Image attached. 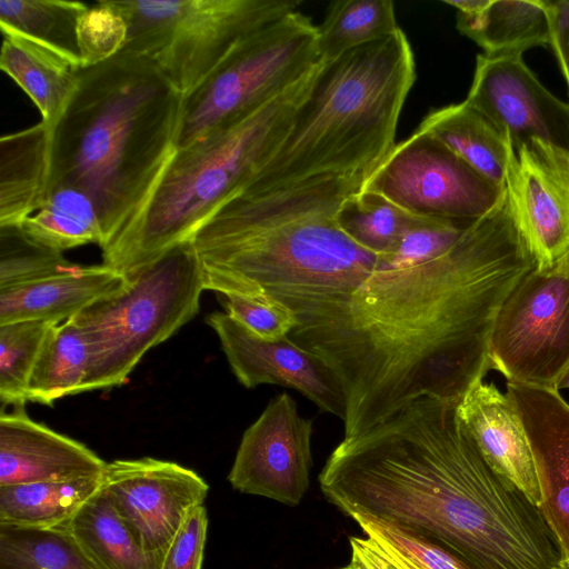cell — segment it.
<instances>
[{
    "label": "cell",
    "instance_id": "37",
    "mask_svg": "<svg viewBox=\"0 0 569 569\" xmlns=\"http://www.w3.org/2000/svg\"><path fill=\"white\" fill-rule=\"evenodd\" d=\"M129 27L113 0L89 6L78 26L81 68L100 64L124 50Z\"/></svg>",
    "mask_w": 569,
    "mask_h": 569
},
{
    "label": "cell",
    "instance_id": "3",
    "mask_svg": "<svg viewBox=\"0 0 569 569\" xmlns=\"http://www.w3.org/2000/svg\"><path fill=\"white\" fill-rule=\"evenodd\" d=\"M367 177H316L229 200L191 239L204 289L271 297L292 311L353 291L379 257L355 243L336 214Z\"/></svg>",
    "mask_w": 569,
    "mask_h": 569
},
{
    "label": "cell",
    "instance_id": "39",
    "mask_svg": "<svg viewBox=\"0 0 569 569\" xmlns=\"http://www.w3.org/2000/svg\"><path fill=\"white\" fill-rule=\"evenodd\" d=\"M208 529L207 509L194 508L168 547L158 569H202Z\"/></svg>",
    "mask_w": 569,
    "mask_h": 569
},
{
    "label": "cell",
    "instance_id": "23",
    "mask_svg": "<svg viewBox=\"0 0 569 569\" xmlns=\"http://www.w3.org/2000/svg\"><path fill=\"white\" fill-rule=\"evenodd\" d=\"M2 34L1 70L28 94L52 129L77 87L81 68L27 37Z\"/></svg>",
    "mask_w": 569,
    "mask_h": 569
},
{
    "label": "cell",
    "instance_id": "20",
    "mask_svg": "<svg viewBox=\"0 0 569 569\" xmlns=\"http://www.w3.org/2000/svg\"><path fill=\"white\" fill-rule=\"evenodd\" d=\"M129 279L106 264L80 266L0 290V325L26 320L63 322L121 290Z\"/></svg>",
    "mask_w": 569,
    "mask_h": 569
},
{
    "label": "cell",
    "instance_id": "42",
    "mask_svg": "<svg viewBox=\"0 0 569 569\" xmlns=\"http://www.w3.org/2000/svg\"><path fill=\"white\" fill-rule=\"evenodd\" d=\"M555 389H569V365L556 381Z\"/></svg>",
    "mask_w": 569,
    "mask_h": 569
},
{
    "label": "cell",
    "instance_id": "43",
    "mask_svg": "<svg viewBox=\"0 0 569 569\" xmlns=\"http://www.w3.org/2000/svg\"><path fill=\"white\" fill-rule=\"evenodd\" d=\"M552 569H569V557H562Z\"/></svg>",
    "mask_w": 569,
    "mask_h": 569
},
{
    "label": "cell",
    "instance_id": "19",
    "mask_svg": "<svg viewBox=\"0 0 569 569\" xmlns=\"http://www.w3.org/2000/svg\"><path fill=\"white\" fill-rule=\"evenodd\" d=\"M457 413L488 465L538 508L541 493L532 450L507 395L479 380L459 401Z\"/></svg>",
    "mask_w": 569,
    "mask_h": 569
},
{
    "label": "cell",
    "instance_id": "17",
    "mask_svg": "<svg viewBox=\"0 0 569 569\" xmlns=\"http://www.w3.org/2000/svg\"><path fill=\"white\" fill-rule=\"evenodd\" d=\"M506 387L532 450L538 509L562 557H569V403L555 388L508 381Z\"/></svg>",
    "mask_w": 569,
    "mask_h": 569
},
{
    "label": "cell",
    "instance_id": "33",
    "mask_svg": "<svg viewBox=\"0 0 569 569\" xmlns=\"http://www.w3.org/2000/svg\"><path fill=\"white\" fill-rule=\"evenodd\" d=\"M56 325L47 320L0 325V399L3 406H24L28 401L30 376Z\"/></svg>",
    "mask_w": 569,
    "mask_h": 569
},
{
    "label": "cell",
    "instance_id": "5",
    "mask_svg": "<svg viewBox=\"0 0 569 569\" xmlns=\"http://www.w3.org/2000/svg\"><path fill=\"white\" fill-rule=\"evenodd\" d=\"M415 80L413 51L400 28L321 61L286 137L239 194L322 176H369L396 146L400 112Z\"/></svg>",
    "mask_w": 569,
    "mask_h": 569
},
{
    "label": "cell",
    "instance_id": "7",
    "mask_svg": "<svg viewBox=\"0 0 569 569\" xmlns=\"http://www.w3.org/2000/svg\"><path fill=\"white\" fill-rule=\"evenodd\" d=\"M128 279L121 290L72 318L91 352L82 392L123 385L147 351L198 313L206 290L191 240L173 247Z\"/></svg>",
    "mask_w": 569,
    "mask_h": 569
},
{
    "label": "cell",
    "instance_id": "24",
    "mask_svg": "<svg viewBox=\"0 0 569 569\" xmlns=\"http://www.w3.org/2000/svg\"><path fill=\"white\" fill-rule=\"evenodd\" d=\"M418 129L441 141L492 184L505 188L510 143L466 100L430 111Z\"/></svg>",
    "mask_w": 569,
    "mask_h": 569
},
{
    "label": "cell",
    "instance_id": "10",
    "mask_svg": "<svg viewBox=\"0 0 569 569\" xmlns=\"http://www.w3.org/2000/svg\"><path fill=\"white\" fill-rule=\"evenodd\" d=\"M569 365V254L535 267L503 300L491 331L489 368L508 382L555 388Z\"/></svg>",
    "mask_w": 569,
    "mask_h": 569
},
{
    "label": "cell",
    "instance_id": "25",
    "mask_svg": "<svg viewBox=\"0 0 569 569\" xmlns=\"http://www.w3.org/2000/svg\"><path fill=\"white\" fill-rule=\"evenodd\" d=\"M101 488V476L0 487V526L54 529L67 525Z\"/></svg>",
    "mask_w": 569,
    "mask_h": 569
},
{
    "label": "cell",
    "instance_id": "11",
    "mask_svg": "<svg viewBox=\"0 0 569 569\" xmlns=\"http://www.w3.org/2000/svg\"><path fill=\"white\" fill-rule=\"evenodd\" d=\"M361 190L378 193L411 214L469 221L489 213L505 192L419 129L393 147Z\"/></svg>",
    "mask_w": 569,
    "mask_h": 569
},
{
    "label": "cell",
    "instance_id": "2",
    "mask_svg": "<svg viewBox=\"0 0 569 569\" xmlns=\"http://www.w3.org/2000/svg\"><path fill=\"white\" fill-rule=\"evenodd\" d=\"M459 402L420 398L342 441L320 475L326 499L453 552L473 569H552L562 558L539 509L485 460Z\"/></svg>",
    "mask_w": 569,
    "mask_h": 569
},
{
    "label": "cell",
    "instance_id": "8",
    "mask_svg": "<svg viewBox=\"0 0 569 569\" xmlns=\"http://www.w3.org/2000/svg\"><path fill=\"white\" fill-rule=\"evenodd\" d=\"M129 36L124 50L147 58L184 97L252 31L299 10L297 0H113Z\"/></svg>",
    "mask_w": 569,
    "mask_h": 569
},
{
    "label": "cell",
    "instance_id": "28",
    "mask_svg": "<svg viewBox=\"0 0 569 569\" xmlns=\"http://www.w3.org/2000/svg\"><path fill=\"white\" fill-rule=\"evenodd\" d=\"M90 357L89 342L72 318L56 325L33 367L27 400L52 406L61 398L82 392Z\"/></svg>",
    "mask_w": 569,
    "mask_h": 569
},
{
    "label": "cell",
    "instance_id": "18",
    "mask_svg": "<svg viewBox=\"0 0 569 569\" xmlns=\"http://www.w3.org/2000/svg\"><path fill=\"white\" fill-rule=\"evenodd\" d=\"M107 462L83 443L32 420L24 406L0 416V487L101 476Z\"/></svg>",
    "mask_w": 569,
    "mask_h": 569
},
{
    "label": "cell",
    "instance_id": "40",
    "mask_svg": "<svg viewBox=\"0 0 569 569\" xmlns=\"http://www.w3.org/2000/svg\"><path fill=\"white\" fill-rule=\"evenodd\" d=\"M552 48L569 88V0H547Z\"/></svg>",
    "mask_w": 569,
    "mask_h": 569
},
{
    "label": "cell",
    "instance_id": "22",
    "mask_svg": "<svg viewBox=\"0 0 569 569\" xmlns=\"http://www.w3.org/2000/svg\"><path fill=\"white\" fill-rule=\"evenodd\" d=\"M52 129L42 120L0 139V227L20 226L43 203Z\"/></svg>",
    "mask_w": 569,
    "mask_h": 569
},
{
    "label": "cell",
    "instance_id": "34",
    "mask_svg": "<svg viewBox=\"0 0 569 569\" xmlns=\"http://www.w3.org/2000/svg\"><path fill=\"white\" fill-rule=\"evenodd\" d=\"M77 264L31 240L20 226L0 227V290L31 283Z\"/></svg>",
    "mask_w": 569,
    "mask_h": 569
},
{
    "label": "cell",
    "instance_id": "30",
    "mask_svg": "<svg viewBox=\"0 0 569 569\" xmlns=\"http://www.w3.org/2000/svg\"><path fill=\"white\" fill-rule=\"evenodd\" d=\"M399 29L391 0H338L331 2L317 26L320 60L327 62Z\"/></svg>",
    "mask_w": 569,
    "mask_h": 569
},
{
    "label": "cell",
    "instance_id": "27",
    "mask_svg": "<svg viewBox=\"0 0 569 569\" xmlns=\"http://www.w3.org/2000/svg\"><path fill=\"white\" fill-rule=\"evenodd\" d=\"M66 528L102 569H156L101 488Z\"/></svg>",
    "mask_w": 569,
    "mask_h": 569
},
{
    "label": "cell",
    "instance_id": "35",
    "mask_svg": "<svg viewBox=\"0 0 569 569\" xmlns=\"http://www.w3.org/2000/svg\"><path fill=\"white\" fill-rule=\"evenodd\" d=\"M351 518L405 569H473L453 552L406 529L369 516Z\"/></svg>",
    "mask_w": 569,
    "mask_h": 569
},
{
    "label": "cell",
    "instance_id": "1",
    "mask_svg": "<svg viewBox=\"0 0 569 569\" xmlns=\"http://www.w3.org/2000/svg\"><path fill=\"white\" fill-rule=\"evenodd\" d=\"M533 267L505 189L438 257L377 264L353 291L296 309L289 338L335 372L346 399L343 438L423 397L459 402L490 370L497 313Z\"/></svg>",
    "mask_w": 569,
    "mask_h": 569
},
{
    "label": "cell",
    "instance_id": "32",
    "mask_svg": "<svg viewBox=\"0 0 569 569\" xmlns=\"http://www.w3.org/2000/svg\"><path fill=\"white\" fill-rule=\"evenodd\" d=\"M413 217L378 193L359 190L341 202L336 220L355 243L379 257L397 248Z\"/></svg>",
    "mask_w": 569,
    "mask_h": 569
},
{
    "label": "cell",
    "instance_id": "31",
    "mask_svg": "<svg viewBox=\"0 0 569 569\" xmlns=\"http://www.w3.org/2000/svg\"><path fill=\"white\" fill-rule=\"evenodd\" d=\"M0 569H102L66 525L54 529L0 526Z\"/></svg>",
    "mask_w": 569,
    "mask_h": 569
},
{
    "label": "cell",
    "instance_id": "15",
    "mask_svg": "<svg viewBox=\"0 0 569 569\" xmlns=\"http://www.w3.org/2000/svg\"><path fill=\"white\" fill-rule=\"evenodd\" d=\"M466 101L507 137L512 150L531 138L569 150V103L548 91L521 56L479 54Z\"/></svg>",
    "mask_w": 569,
    "mask_h": 569
},
{
    "label": "cell",
    "instance_id": "38",
    "mask_svg": "<svg viewBox=\"0 0 569 569\" xmlns=\"http://www.w3.org/2000/svg\"><path fill=\"white\" fill-rule=\"evenodd\" d=\"M218 297L230 318L260 338L273 340L288 337L298 323L295 312L271 297Z\"/></svg>",
    "mask_w": 569,
    "mask_h": 569
},
{
    "label": "cell",
    "instance_id": "26",
    "mask_svg": "<svg viewBox=\"0 0 569 569\" xmlns=\"http://www.w3.org/2000/svg\"><path fill=\"white\" fill-rule=\"evenodd\" d=\"M20 227L34 242L60 252L89 243L104 244L93 200L71 184L50 187L42 206Z\"/></svg>",
    "mask_w": 569,
    "mask_h": 569
},
{
    "label": "cell",
    "instance_id": "29",
    "mask_svg": "<svg viewBox=\"0 0 569 569\" xmlns=\"http://www.w3.org/2000/svg\"><path fill=\"white\" fill-rule=\"evenodd\" d=\"M87 8L80 1L0 0V27L2 32L34 40L81 68L78 26Z\"/></svg>",
    "mask_w": 569,
    "mask_h": 569
},
{
    "label": "cell",
    "instance_id": "4",
    "mask_svg": "<svg viewBox=\"0 0 569 569\" xmlns=\"http://www.w3.org/2000/svg\"><path fill=\"white\" fill-rule=\"evenodd\" d=\"M183 100L147 58L128 50L80 70L52 128L49 188L71 184L91 197L101 251L134 223L176 154Z\"/></svg>",
    "mask_w": 569,
    "mask_h": 569
},
{
    "label": "cell",
    "instance_id": "21",
    "mask_svg": "<svg viewBox=\"0 0 569 569\" xmlns=\"http://www.w3.org/2000/svg\"><path fill=\"white\" fill-rule=\"evenodd\" d=\"M456 9V26L487 56H521L550 44L547 0L443 1Z\"/></svg>",
    "mask_w": 569,
    "mask_h": 569
},
{
    "label": "cell",
    "instance_id": "14",
    "mask_svg": "<svg viewBox=\"0 0 569 569\" xmlns=\"http://www.w3.org/2000/svg\"><path fill=\"white\" fill-rule=\"evenodd\" d=\"M312 421L288 393L274 397L243 432L228 475L238 491L297 506L309 487Z\"/></svg>",
    "mask_w": 569,
    "mask_h": 569
},
{
    "label": "cell",
    "instance_id": "12",
    "mask_svg": "<svg viewBox=\"0 0 569 569\" xmlns=\"http://www.w3.org/2000/svg\"><path fill=\"white\" fill-rule=\"evenodd\" d=\"M101 489L158 569L190 512L203 506L209 486L189 468L146 457L107 462Z\"/></svg>",
    "mask_w": 569,
    "mask_h": 569
},
{
    "label": "cell",
    "instance_id": "6",
    "mask_svg": "<svg viewBox=\"0 0 569 569\" xmlns=\"http://www.w3.org/2000/svg\"><path fill=\"white\" fill-rule=\"evenodd\" d=\"M320 63L244 119L177 150L138 219L102 250L103 264L129 278L191 240L273 154Z\"/></svg>",
    "mask_w": 569,
    "mask_h": 569
},
{
    "label": "cell",
    "instance_id": "16",
    "mask_svg": "<svg viewBox=\"0 0 569 569\" xmlns=\"http://www.w3.org/2000/svg\"><path fill=\"white\" fill-rule=\"evenodd\" d=\"M217 333L222 351L238 381L246 388L280 385L301 392L322 411L346 417V399L330 367L317 355L293 342L289 336L268 340L214 311L206 318Z\"/></svg>",
    "mask_w": 569,
    "mask_h": 569
},
{
    "label": "cell",
    "instance_id": "9",
    "mask_svg": "<svg viewBox=\"0 0 569 569\" xmlns=\"http://www.w3.org/2000/svg\"><path fill=\"white\" fill-rule=\"evenodd\" d=\"M320 61L317 26L300 10L252 31L184 97L177 150L244 119Z\"/></svg>",
    "mask_w": 569,
    "mask_h": 569
},
{
    "label": "cell",
    "instance_id": "41",
    "mask_svg": "<svg viewBox=\"0 0 569 569\" xmlns=\"http://www.w3.org/2000/svg\"><path fill=\"white\" fill-rule=\"evenodd\" d=\"M351 558L348 569H405L375 540L353 536L349 539Z\"/></svg>",
    "mask_w": 569,
    "mask_h": 569
},
{
    "label": "cell",
    "instance_id": "44",
    "mask_svg": "<svg viewBox=\"0 0 569 569\" xmlns=\"http://www.w3.org/2000/svg\"><path fill=\"white\" fill-rule=\"evenodd\" d=\"M338 569H348L347 566L346 567H342V568H338Z\"/></svg>",
    "mask_w": 569,
    "mask_h": 569
},
{
    "label": "cell",
    "instance_id": "13",
    "mask_svg": "<svg viewBox=\"0 0 569 569\" xmlns=\"http://www.w3.org/2000/svg\"><path fill=\"white\" fill-rule=\"evenodd\" d=\"M505 189L535 268L569 254V150L531 138L510 150Z\"/></svg>",
    "mask_w": 569,
    "mask_h": 569
},
{
    "label": "cell",
    "instance_id": "36",
    "mask_svg": "<svg viewBox=\"0 0 569 569\" xmlns=\"http://www.w3.org/2000/svg\"><path fill=\"white\" fill-rule=\"evenodd\" d=\"M476 221L415 214L397 248L379 256L377 264L407 267L436 258L450 249Z\"/></svg>",
    "mask_w": 569,
    "mask_h": 569
}]
</instances>
